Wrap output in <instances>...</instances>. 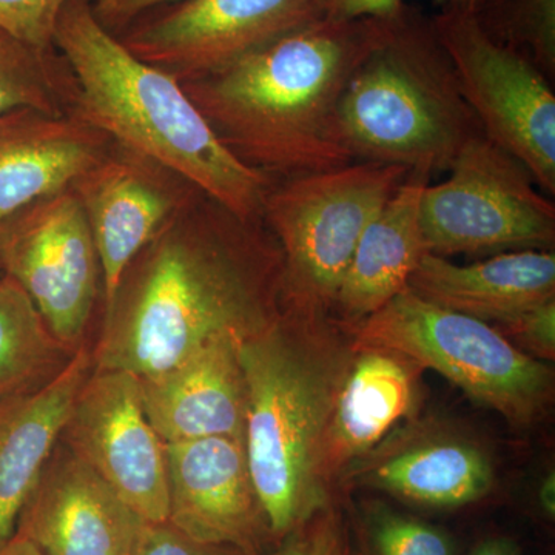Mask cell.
Masks as SVG:
<instances>
[{"instance_id": "obj_34", "label": "cell", "mask_w": 555, "mask_h": 555, "mask_svg": "<svg viewBox=\"0 0 555 555\" xmlns=\"http://www.w3.org/2000/svg\"><path fill=\"white\" fill-rule=\"evenodd\" d=\"M537 500H539L540 511L547 520H554L555 517V473L551 470L537 491Z\"/></svg>"}, {"instance_id": "obj_20", "label": "cell", "mask_w": 555, "mask_h": 555, "mask_svg": "<svg viewBox=\"0 0 555 555\" xmlns=\"http://www.w3.org/2000/svg\"><path fill=\"white\" fill-rule=\"evenodd\" d=\"M93 371L83 346L49 383L0 401V546L16 534L22 509L38 485Z\"/></svg>"}, {"instance_id": "obj_22", "label": "cell", "mask_w": 555, "mask_h": 555, "mask_svg": "<svg viewBox=\"0 0 555 555\" xmlns=\"http://www.w3.org/2000/svg\"><path fill=\"white\" fill-rule=\"evenodd\" d=\"M429 178L409 171L358 241L334 302L349 326L403 292L420 261L429 254L420 221V201Z\"/></svg>"}, {"instance_id": "obj_7", "label": "cell", "mask_w": 555, "mask_h": 555, "mask_svg": "<svg viewBox=\"0 0 555 555\" xmlns=\"http://www.w3.org/2000/svg\"><path fill=\"white\" fill-rule=\"evenodd\" d=\"M408 175L403 167L356 160L275 181L261 221L280 247L288 302L334 309L358 241Z\"/></svg>"}, {"instance_id": "obj_12", "label": "cell", "mask_w": 555, "mask_h": 555, "mask_svg": "<svg viewBox=\"0 0 555 555\" xmlns=\"http://www.w3.org/2000/svg\"><path fill=\"white\" fill-rule=\"evenodd\" d=\"M62 440L147 524L169 521L166 444L142 409L138 378L91 371Z\"/></svg>"}, {"instance_id": "obj_24", "label": "cell", "mask_w": 555, "mask_h": 555, "mask_svg": "<svg viewBox=\"0 0 555 555\" xmlns=\"http://www.w3.org/2000/svg\"><path fill=\"white\" fill-rule=\"evenodd\" d=\"M64 61L56 49H38L0 28V115L35 108L49 115L65 113Z\"/></svg>"}, {"instance_id": "obj_13", "label": "cell", "mask_w": 555, "mask_h": 555, "mask_svg": "<svg viewBox=\"0 0 555 555\" xmlns=\"http://www.w3.org/2000/svg\"><path fill=\"white\" fill-rule=\"evenodd\" d=\"M72 190L100 255L105 306L142 248L203 193L173 171L115 142Z\"/></svg>"}, {"instance_id": "obj_16", "label": "cell", "mask_w": 555, "mask_h": 555, "mask_svg": "<svg viewBox=\"0 0 555 555\" xmlns=\"http://www.w3.org/2000/svg\"><path fill=\"white\" fill-rule=\"evenodd\" d=\"M147 525L65 447L43 467L16 532L46 555H138Z\"/></svg>"}, {"instance_id": "obj_28", "label": "cell", "mask_w": 555, "mask_h": 555, "mask_svg": "<svg viewBox=\"0 0 555 555\" xmlns=\"http://www.w3.org/2000/svg\"><path fill=\"white\" fill-rule=\"evenodd\" d=\"M67 0H0V28L38 49H53L54 30Z\"/></svg>"}, {"instance_id": "obj_37", "label": "cell", "mask_w": 555, "mask_h": 555, "mask_svg": "<svg viewBox=\"0 0 555 555\" xmlns=\"http://www.w3.org/2000/svg\"><path fill=\"white\" fill-rule=\"evenodd\" d=\"M7 225L0 228V276L3 275V246H5Z\"/></svg>"}, {"instance_id": "obj_6", "label": "cell", "mask_w": 555, "mask_h": 555, "mask_svg": "<svg viewBox=\"0 0 555 555\" xmlns=\"http://www.w3.org/2000/svg\"><path fill=\"white\" fill-rule=\"evenodd\" d=\"M350 332L357 349L392 350L420 369H434L513 425H532L553 400L554 374L545 361L492 324L433 305L409 287Z\"/></svg>"}, {"instance_id": "obj_26", "label": "cell", "mask_w": 555, "mask_h": 555, "mask_svg": "<svg viewBox=\"0 0 555 555\" xmlns=\"http://www.w3.org/2000/svg\"><path fill=\"white\" fill-rule=\"evenodd\" d=\"M361 521L371 555H459L444 529L383 503L367 505Z\"/></svg>"}, {"instance_id": "obj_11", "label": "cell", "mask_w": 555, "mask_h": 555, "mask_svg": "<svg viewBox=\"0 0 555 555\" xmlns=\"http://www.w3.org/2000/svg\"><path fill=\"white\" fill-rule=\"evenodd\" d=\"M3 275L30 297L51 334L78 349L102 283L96 244L72 189L7 224Z\"/></svg>"}, {"instance_id": "obj_30", "label": "cell", "mask_w": 555, "mask_h": 555, "mask_svg": "<svg viewBox=\"0 0 555 555\" xmlns=\"http://www.w3.org/2000/svg\"><path fill=\"white\" fill-rule=\"evenodd\" d=\"M138 555H248L230 546L208 545L182 534L169 521L145 528Z\"/></svg>"}, {"instance_id": "obj_9", "label": "cell", "mask_w": 555, "mask_h": 555, "mask_svg": "<svg viewBox=\"0 0 555 555\" xmlns=\"http://www.w3.org/2000/svg\"><path fill=\"white\" fill-rule=\"evenodd\" d=\"M434 30L486 138L520 160L555 195V94L524 54L494 42L476 16L438 13Z\"/></svg>"}, {"instance_id": "obj_2", "label": "cell", "mask_w": 555, "mask_h": 555, "mask_svg": "<svg viewBox=\"0 0 555 555\" xmlns=\"http://www.w3.org/2000/svg\"><path fill=\"white\" fill-rule=\"evenodd\" d=\"M386 21H315L229 67L179 82L219 141L273 179L356 163L339 131L347 80Z\"/></svg>"}, {"instance_id": "obj_1", "label": "cell", "mask_w": 555, "mask_h": 555, "mask_svg": "<svg viewBox=\"0 0 555 555\" xmlns=\"http://www.w3.org/2000/svg\"><path fill=\"white\" fill-rule=\"evenodd\" d=\"M261 224L198 193L124 273L93 371L155 377L214 339L246 338L275 320L283 257Z\"/></svg>"}, {"instance_id": "obj_15", "label": "cell", "mask_w": 555, "mask_h": 555, "mask_svg": "<svg viewBox=\"0 0 555 555\" xmlns=\"http://www.w3.org/2000/svg\"><path fill=\"white\" fill-rule=\"evenodd\" d=\"M166 459L171 526L196 542L248 555L268 553L272 537L248 470L244 438L167 443Z\"/></svg>"}, {"instance_id": "obj_36", "label": "cell", "mask_w": 555, "mask_h": 555, "mask_svg": "<svg viewBox=\"0 0 555 555\" xmlns=\"http://www.w3.org/2000/svg\"><path fill=\"white\" fill-rule=\"evenodd\" d=\"M0 555H46L31 540L21 534H14L9 542L0 546Z\"/></svg>"}, {"instance_id": "obj_23", "label": "cell", "mask_w": 555, "mask_h": 555, "mask_svg": "<svg viewBox=\"0 0 555 555\" xmlns=\"http://www.w3.org/2000/svg\"><path fill=\"white\" fill-rule=\"evenodd\" d=\"M76 350L51 334L16 281L0 276V401L49 383Z\"/></svg>"}, {"instance_id": "obj_29", "label": "cell", "mask_w": 555, "mask_h": 555, "mask_svg": "<svg viewBox=\"0 0 555 555\" xmlns=\"http://www.w3.org/2000/svg\"><path fill=\"white\" fill-rule=\"evenodd\" d=\"M518 349L540 361L555 358V298L494 324Z\"/></svg>"}, {"instance_id": "obj_17", "label": "cell", "mask_w": 555, "mask_h": 555, "mask_svg": "<svg viewBox=\"0 0 555 555\" xmlns=\"http://www.w3.org/2000/svg\"><path fill=\"white\" fill-rule=\"evenodd\" d=\"M241 339L233 335L214 339L169 371L138 378L142 409L164 444L244 438L247 389Z\"/></svg>"}, {"instance_id": "obj_27", "label": "cell", "mask_w": 555, "mask_h": 555, "mask_svg": "<svg viewBox=\"0 0 555 555\" xmlns=\"http://www.w3.org/2000/svg\"><path fill=\"white\" fill-rule=\"evenodd\" d=\"M264 555H358L341 513L328 503Z\"/></svg>"}, {"instance_id": "obj_21", "label": "cell", "mask_w": 555, "mask_h": 555, "mask_svg": "<svg viewBox=\"0 0 555 555\" xmlns=\"http://www.w3.org/2000/svg\"><path fill=\"white\" fill-rule=\"evenodd\" d=\"M408 287L440 308L499 324L555 298L553 250H514L470 264L427 254Z\"/></svg>"}, {"instance_id": "obj_8", "label": "cell", "mask_w": 555, "mask_h": 555, "mask_svg": "<svg viewBox=\"0 0 555 555\" xmlns=\"http://www.w3.org/2000/svg\"><path fill=\"white\" fill-rule=\"evenodd\" d=\"M451 177L427 184L420 221L429 254H503L550 250L555 206L535 189L520 160L477 134L452 164Z\"/></svg>"}, {"instance_id": "obj_5", "label": "cell", "mask_w": 555, "mask_h": 555, "mask_svg": "<svg viewBox=\"0 0 555 555\" xmlns=\"http://www.w3.org/2000/svg\"><path fill=\"white\" fill-rule=\"evenodd\" d=\"M339 131L353 160L433 177L483 133L433 20L408 5L347 80Z\"/></svg>"}, {"instance_id": "obj_14", "label": "cell", "mask_w": 555, "mask_h": 555, "mask_svg": "<svg viewBox=\"0 0 555 555\" xmlns=\"http://www.w3.org/2000/svg\"><path fill=\"white\" fill-rule=\"evenodd\" d=\"M494 478L491 456L473 437L437 420H409L339 480L427 509H456L489 495Z\"/></svg>"}, {"instance_id": "obj_3", "label": "cell", "mask_w": 555, "mask_h": 555, "mask_svg": "<svg viewBox=\"0 0 555 555\" xmlns=\"http://www.w3.org/2000/svg\"><path fill=\"white\" fill-rule=\"evenodd\" d=\"M53 46L64 61L65 113L195 185L244 221H261L276 179L221 141L181 83L105 30L89 0H67Z\"/></svg>"}, {"instance_id": "obj_4", "label": "cell", "mask_w": 555, "mask_h": 555, "mask_svg": "<svg viewBox=\"0 0 555 555\" xmlns=\"http://www.w3.org/2000/svg\"><path fill=\"white\" fill-rule=\"evenodd\" d=\"M268 326L241 339L247 389L244 447L272 542L331 503L320 459L347 361L327 349V312L287 301Z\"/></svg>"}, {"instance_id": "obj_10", "label": "cell", "mask_w": 555, "mask_h": 555, "mask_svg": "<svg viewBox=\"0 0 555 555\" xmlns=\"http://www.w3.org/2000/svg\"><path fill=\"white\" fill-rule=\"evenodd\" d=\"M320 20L313 0H181L139 17L118 38L182 83Z\"/></svg>"}, {"instance_id": "obj_35", "label": "cell", "mask_w": 555, "mask_h": 555, "mask_svg": "<svg viewBox=\"0 0 555 555\" xmlns=\"http://www.w3.org/2000/svg\"><path fill=\"white\" fill-rule=\"evenodd\" d=\"M434 3L440 9V13L467 14L476 16L486 0H434Z\"/></svg>"}, {"instance_id": "obj_32", "label": "cell", "mask_w": 555, "mask_h": 555, "mask_svg": "<svg viewBox=\"0 0 555 555\" xmlns=\"http://www.w3.org/2000/svg\"><path fill=\"white\" fill-rule=\"evenodd\" d=\"M177 2L181 0H89V5L102 27L119 36L150 11Z\"/></svg>"}, {"instance_id": "obj_33", "label": "cell", "mask_w": 555, "mask_h": 555, "mask_svg": "<svg viewBox=\"0 0 555 555\" xmlns=\"http://www.w3.org/2000/svg\"><path fill=\"white\" fill-rule=\"evenodd\" d=\"M467 555H521L520 547L507 537H488L481 540Z\"/></svg>"}, {"instance_id": "obj_19", "label": "cell", "mask_w": 555, "mask_h": 555, "mask_svg": "<svg viewBox=\"0 0 555 555\" xmlns=\"http://www.w3.org/2000/svg\"><path fill=\"white\" fill-rule=\"evenodd\" d=\"M422 371L392 350L356 347L339 383L321 447L320 473L327 488L401 422L412 420L418 406Z\"/></svg>"}, {"instance_id": "obj_18", "label": "cell", "mask_w": 555, "mask_h": 555, "mask_svg": "<svg viewBox=\"0 0 555 555\" xmlns=\"http://www.w3.org/2000/svg\"><path fill=\"white\" fill-rule=\"evenodd\" d=\"M69 115L35 108L0 115V228L40 201L73 188L112 147Z\"/></svg>"}, {"instance_id": "obj_31", "label": "cell", "mask_w": 555, "mask_h": 555, "mask_svg": "<svg viewBox=\"0 0 555 555\" xmlns=\"http://www.w3.org/2000/svg\"><path fill=\"white\" fill-rule=\"evenodd\" d=\"M324 21H390L406 9L404 0H313Z\"/></svg>"}, {"instance_id": "obj_25", "label": "cell", "mask_w": 555, "mask_h": 555, "mask_svg": "<svg viewBox=\"0 0 555 555\" xmlns=\"http://www.w3.org/2000/svg\"><path fill=\"white\" fill-rule=\"evenodd\" d=\"M476 20L494 42L524 54L554 79L555 0H486Z\"/></svg>"}]
</instances>
